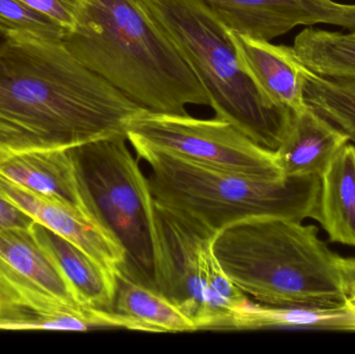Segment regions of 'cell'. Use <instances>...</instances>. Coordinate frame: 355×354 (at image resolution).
Returning a JSON list of instances; mask_svg holds the SVG:
<instances>
[{
    "label": "cell",
    "instance_id": "18",
    "mask_svg": "<svg viewBox=\"0 0 355 354\" xmlns=\"http://www.w3.org/2000/svg\"><path fill=\"white\" fill-rule=\"evenodd\" d=\"M92 326L85 316L48 314L31 286L0 260V330L87 332Z\"/></svg>",
    "mask_w": 355,
    "mask_h": 354
},
{
    "label": "cell",
    "instance_id": "12",
    "mask_svg": "<svg viewBox=\"0 0 355 354\" xmlns=\"http://www.w3.org/2000/svg\"><path fill=\"white\" fill-rule=\"evenodd\" d=\"M231 33L246 72L273 102L292 112L308 107L302 87V64L293 47Z\"/></svg>",
    "mask_w": 355,
    "mask_h": 354
},
{
    "label": "cell",
    "instance_id": "17",
    "mask_svg": "<svg viewBox=\"0 0 355 354\" xmlns=\"http://www.w3.org/2000/svg\"><path fill=\"white\" fill-rule=\"evenodd\" d=\"M265 328L355 332V305L346 301L327 308L272 307L248 299L235 310L230 321L231 330Z\"/></svg>",
    "mask_w": 355,
    "mask_h": 354
},
{
    "label": "cell",
    "instance_id": "7",
    "mask_svg": "<svg viewBox=\"0 0 355 354\" xmlns=\"http://www.w3.org/2000/svg\"><path fill=\"white\" fill-rule=\"evenodd\" d=\"M184 214L154 207V285L198 330H221L248 299L231 282L213 253L215 235Z\"/></svg>",
    "mask_w": 355,
    "mask_h": 354
},
{
    "label": "cell",
    "instance_id": "26",
    "mask_svg": "<svg viewBox=\"0 0 355 354\" xmlns=\"http://www.w3.org/2000/svg\"><path fill=\"white\" fill-rule=\"evenodd\" d=\"M8 39H6V37H2V35H0V48L2 47V45H3L4 43H6V41Z\"/></svg>",
    "mask_w": 355,
    "mask_h": 354
},
{
    "label": "cell",
    "instance_id": "25",
    "mask_svg": "<svg viewBox=\"0 0 355 354\" xmlns=\"http://www.w3.org/2000/svg\"><path fill=\"white\" fill-rule=\"evenodd\" d=\"M343 272L347 301L355 305V258H343Z\"/></svg>",
    "mask_w": 355,
    "mask_h": 354
},
{
    "label": "cell",
    "instance_id": "13",
    "mask_svg": "<svg viewBox=\"0 0 355 354\" xmlns=\"http://www.w3.org/2000/svg\"><path fill=\"white\" fill-rule=\"evenodd\" d=\"M0 176L40 197L89 215L79 191L69 149L35 150L17 154L0 162Z\"/></svg>",
    "mask_w": 355,
    "mask_h": 354
},
{
    "label": "cell",
    "instance_id": "14",
    "mask_svg": "<svg viewBox=\"0 0 355 354\" xmlns=\"http://www.w3.org/2000/svg\"><path fill=\"white\" fill-rule=\"evenodd\" d=\"M31 233L66 276L81 306L114 311L118 274L98 263L67 239L35 222Z\"/></svg>",
    "mask_w": 355,
    "mask_h": 354
},
{
    "label": "cell",
    "instance_id": "4",
    "mask_svg": "<svg viewBox=\"0 0 355 354\" xmlns=\"http://www.w3.org/2000/svg\"><path fill=\"white\" fill-rule=\"evenodd\" d=\"M141 1L206 91L215 118L277 151L293 112L273 102L246 72L223 21L202 0Z\"/></svg>",
    "mask_w": 355,
    "mask_h": 354
},
{
    "label": "cell",
    "instance_id": "23",
    "mask_svg": "<svg viewBox=\"0 0 355 354\" xmlns=\"http://www.w3.org/2000/svg\"><path fill=\"white\" fill-rule=\"evenodd\" d=\"M45 15L64 30L74 28L85 0H21Z\"/></svg>",
    "mask_w": 355,
    "mask_h": 354
},
{
    "label": "cell",
    "instance_id": "2",
    "mask_svg": "<svg viewBox=\"0 0 355 354\" xmlns=\"http://www.w3.org/2000/svg\"><path fill=\"white\" fill-rule=\"evenodd\" d=\"M62 42L143 109L188 114V105H209L206 91L141 0H85Z\"/></svg>",
    "mask_w": 355,
    "mask_h": 354
},
{
    "label": "cell",
    "instance_id": "9",
    "mask_svg": "<svg viewBox=\"0 0 355 354\" xmlns=\"http://www.w3.org/2000/svg\"><path fill=\"white\" fill-rule=\"evenodd\" d=\"M234 33L270 42L296 26L335 25L355 31V4L334 0H202Z\"/></svg>",
    "mask_w": 355,
    "mask_h": 354
},
{
    "label": "cell",
    "instance_id": "10",
    "mask_svg": "<svg viewBox=\"0 0 355 354\" xmlns=\"http://www.w3.org/2000/svg\"><path fill=\"white\" fill-rule=\"evenodd\" d=\"M0 195L116 274L126 265V251L118 239L87 214L40 197L1 176Z\"/></svg>",
    "mask_w": 355,
    "mask_h": 354
},
{
    "label": "cell",
    "instance_id": "1",
    "mask_svg": "<svg viewBox=\"0 0 355 354\" xmlns=\"http://www.w3.org/2000/svg\"><path fill=\"white\" fill-rule=\"evenodd\" d=\"M143 110L62 41L16 37L0 48V162L35 150L127 137L129 122Z\"/></svg>",
    "mask_w": 355,
    "mask_h": 354
},
{
    "label": "cell",
    "instance_id": "15",
    "mask_svg": "<svg viewBox=\"0 0 355 354\" xmlns=\"http://www.w3.org/2000/svg\"><path fill=\"white\" fill-rule=\"evenodd\" d=\"M331 242L355 247V145L348 143L320 177L312 216Z\"/></svg>",
    "mask_w": 355,
    "mask_h": 354
},
{
    "label": "cell",
    "instance_id": "8",
    "mask_svg": "<svg viewBox=\"0 0 355 354\" xmlns=\"http://www.w3.org/2000/svg\"><path fill=\"white\" fill-rule=\"evenodd\" d=\"M132 147H146L204 166L256 178H285L275 152L265 149L219 118L143 110L127 126Z\"/></svg>",
    "mask_w": 355,
    "mask_h": 354
},
{
    "label": "cell",
    "instance_id": "19",
    "mask_svg": "<svg viewBox=\"0 0 355 354\" xmlns=\"http://www.w3.org/2000/svg\"><path fill=\"white\" fill-rule=\"evenodd\" d=\"M114 312L145 324L151 333H189L196 324L157 289L131 276L125 267L118 272Z\"/></svg>",
    "mask_w": 355,
    "mask_h": 354
},
{
    "label": "cell",
    "instance_id": "16",
    "mask_svg": "<svg viewBox=\"0 0 355 354\" xmlns=\"http://www.w3.org/2000/svg\"><path fill=\"white\" fill-rule=\"evenodd\" d=\"M0 260L44 294L71 308L80 305L66 276L31 230L0 231Z\"/></svg>",
    "mask_w": 355,
    "mask_h": 354
},
{
    "label": "cell",
    "instance_id": "22",
    "mask_svg": "<svg viewBox=\"0 0 355 354\" xmlns=\"http://www.w3.org/2000/svg\"><path fill=\"white\" fill-rule=\"evenodd\" d=\"M64 33L60 25L21 0H0V35L6 39L60 42Z\"/></svg>",
    "mask_w": 355,
    "mask_h": 354
},
{
    "label": "cell",
    "instance_id": "24",
    "mask_svg": "<svg viewBox=\"0 0 355 354\" xmlns=\"http://www.w3.org/2000/svg\"><path fill=\"white\" fill-rule=\"evenodd\" d=\"M35 222L27 212L0 195V231L31 230Z\"/></svg>",
    "mask_w": 355,
    "mask_h": 354
},
{
    "label": "cell",
    "instance_id": "5",
    "mask_svg": "<svg viewBox=\"0 0 355 354\" xmlns=\"http://www.w3.org/2000/svg\"><path fill=\"white\" fill-rule=\"evenodd\" d=\"M133 149L149 166L154 201L213 232L248 218L302 222L314 213L320 188L318 177L256 178L149 148Z\"/></svg>",
    "mask_w": 355,
    "mask_h": 354
},
{
    "label": "cell",
    "instance_id": "3",
    "mask_svg": "<svg viewBox=\"0 0 355 354\" xmlns=\"http://www.w3.org/2000/svg\"><path fill=\"white\" fill-rule=\"evenodd\" d=\"M213 253L231 282L257 303L327 308L347 301L343 258L314 226L282 218H252L215 235Z\"/></svg>",
    "mask_w": 355,
    "mask_h": 354
},
{
    "label": "cell",
    "instance_id": "6",
    "mask_svg": "<svg viewBox=\"0 0 355 354\" xmlns=\"http://www.w3.org/2000/svg\"><path fill=\"white\" fill-rule=\"evenodd\" d=\"M127 137L99 139L69 149L79 191L89 215L126 251L127 272L154 285V201L149 179Z\"/></svg>",
    "mask_w": 355,
    "mask_h": 354
},
{
    "label": "cell",
    "instance_id": "21",
    "mask_svg": "<svg viewBox=\"0 0 355 354\" xmlns=\"http://www.w3.org/2000/svg\"><path fill=\"white\" fill-rule=\"evenodd\" d=\"M302 76L306 103L345 132L355 145V78L320 76L304 64Z\"/></svg>",
    "mask_w": 355,
    "mask_h": 354
},
{
    "label": "cell",
    "instance_id": "20",
    "mask_svg": "<svg viewBox=\"0 0 355 354\" xmlns=\"http://www.w3.org/2000/svg\"><path fill=\"white\" fill-rule=\"evenodd\" d=\"M292 47L297 60L315 74L355 78V31L308 27L295 37Z\"/></svg>",
    "mask_w": 355,
    "mask_h": 354
},
{
    "label": "cell",
    "instance_id": "11",
    "mask_svg": "<svg viewBox=\"0 0 355 354\" xmlns=\"http://www.w3.org/2000/svg\"><path fill=\"white\" fill-rule=\"evenodd\" d=\"M350 143L337 126L308 105L293 112L291 124L275 151L284 177H318Z\"/></svg>",
    "mask_w": 355,
    "mask_h": 354
}]
</instances>
